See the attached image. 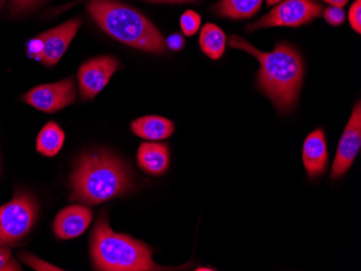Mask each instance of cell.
Listing matches in <instances>:
<instances>
[{
	"label": "cell",
	"instance_id": "cb8c5ba5",
	"mask_svg": "<svg viewBox=\"0 0 361 271\" xmlns=\"http://www.w3.org/2000/svg\"><path fill=\"white\" fill-rule=\"evenodd\" d=\"M166 46H168L170 50H173V51H180L185 46V39L180 34H173L166 40Z\"/></svg>",
	"mask_w": 361,
	"mask_h": 271
},
{
	"label": "cell",
	"instance_id": "7402d4cb",
	"mask_svg": "<svg viewBox=\"0 0 361 271\" xmlns=\"http://www.w3.org/2000/svg\"><path fill=\"white\" fill-rule=\"evenodd\" d=\"M326 23L331 26H340L345 21L344 10L340 7L326 8L324 14Z\"/></svg>",
	"mask_w": 361,
	"mask_h": 271
},
{
	"label": "cell",
	"instance_id": "5bb4252c",
	"mask_svg": "<svg viewBox=\"0 0 361 271\" xmlns=\"http://www.w3.org/2000/svg\"><path fill=\"white\" fill-rule=\"evenodd\" d=\"M133 133L141 139L149 141H161L171 137L174 125L169 119L160 116H145L133 121L131 125Z\"/></svg>",
	"mask_w": 361,
	"mask_h": 271
},
{
	"label": "cell",
	"instance_id": "f1b7e54d",
	"mask_svg": "<svg viewBox=\"0 0 361 271\" xmlns=\"http://www.w3.org/2000/svg\"><path fill=\"white\" fill-rule=\"evenodd\" d=\"M197 270H212V269L209 268H198Z\"/></svg>",
	"mask_w": 361,
	"mask_h": 271
},
{
	"label": "cell",
	"instance_id": "6da1fadb",
	"mask_svg": "<svg viewBox=\"0 0 361 271\" xmlns=\"http://www.w3.org/2000/svg\"><path fill=\"white\" fill-rule=\"evenodd\" d=\"M229 46L257 58L259 88L281 113L291 111L303 82L304 65L299 52L288 44H278L271 52L259 51L237 35L231 37Z\"/></svg>",
	"mask_w": 361,
	"mask_h": 271
},
{
	"label": "cell",
	"instance_id": "5b68a950",
	"mask_svg": "<svg viewBox=\"0 0 361 271\" xmlns=\"http://www.w3.org/2000/svg\"><path fill=\"white\" fill-rule=\"evenodd\" d=\"M38 206L27 190H18L5 206H0V246H16L35 225Z\"/></svg>",
	"mask_w": 361,
	"mask_h": 271
},
{
	"label": "cell",
	"instance_id": "4fadbf2b",
	"mask_svg": "<svg viewBox=\"0 0 361 271\" xmlns=\"http://www.w3.org/2000/svg\"><path fill=\"white\" fill-rule=\"evenodd\" d=\"M139 167L151 175H162L170 165V153L167 145L143 143L137 149Z\"/></svg>",
	"mask_w": 361,
	"mask_h": 271
},
{
	"label": "cell",
	"instance_id": "277c9868",
	"mask_svg": "<svg viewBox=\"0 0 361 271\" xmlns=\"http://www.w3.org/2000/svg\"><path fill=\"white\" fill-rule=\"evenodd\" d=\"M91 258L97 270H159L152 260V248L126 234H116L104 216L95 224L91 238Z\"/></svg>",
	"mask_w": 361,
	"mask_h": 271
},
{
	"label": "cell",
	"instance_id": "ba28073f",
	"mask_svg": "<svg viewBox=\"0 0 361 271\" xmlns=\"http://www.w3.org/2000/svg\"><path fill=\"white\" fill-rule=\"evenodd\" d=\"M119 63L111 56H101L85 62L78 70L79 92L84 100H93L109 84Z\"/></svg>",
	"mask_w": 361,
	"mask_h": 271
},
{
	"label": "cell",
	"instance_id": "ffe728a7",
	"mask_svg": "<svg viewBox=\"0 0 361 271\" xmlns=\"http://www.w3.org/2000/svg\"><path fill=\"white\" fill-rule=\"evenodd\" d=\"M22 270L16 260L12 258L11 251L8 246H0V271Z\"/></svg>",
	"mask_w": 361,
	"mask_h": 271
},
{
	"label": "cell",
	"instance_id": "2e32d148",
	"mask_svg": "<svg viewBox=\"0 0 361 271\" xmlns=\"http://www.w3.org/2000/svg\"><path fill=\"white\" fill-rule=\"evenodd\" d=\"M200 44L207 56L219 60L225 51L226 36L216 24H206L200 32Z\"/></svg>",
	"mask_w": 361,
	"mask_h": 271
},
{
	"label": "cell",
	"instance_id": "484cf974",
	"mask_svg": "<svg viewBox=\"0 0 361 271\" xmlns=\"http://www.w3.org/2000/svg\"><path fill=\"white\" fill-rule=\"evenodd\" d=\"M326 3L331 5L332 7H340L342 8L343 6H345L346 4L348 3V0H324Z\"/></svg>",
	"mask_w": 361,
	"mask_h": 271
},
{
	"label": "cell",
	"instance_id": "9c48e42d",
	"mask_svg": "<svg viewBox=\"0 0 361 271\" xmlns=\"http://www.w3.org/2000/svg\"><path fill=\"white\" fill-rule=\"evenodd\" d=\"M361 146V105H355L352 116L344 129L338 145L336 158L331 169V179L342 177L350 170L360 151Z\"/></svg>",
	"mask_w": 361,
	"mask_h": 271
},
{
	"label": "cell",
	"instance_id": "3957f363",
	"mask_svg": "<svg viewBox=\"0 0 361 271\" xmlns=\"http://www.w3.org/2000/svg\"><path fill=\"white\" fill-rule=\"evenodd\" d=\"M87 10L105 33L118 42L151 53L166 52L158 28L135 8L119 0H91Z\"/></svg>",
	"mask_w": 361,
	"mask_h": 271
},
{
	"label": "cell",
	"instance_id": "ac0fdd59",
	"mask_svg": "<svg viewBox=\"0 0 361 271\" xmlns=\"http://www.w3.org/2000/svg\"><path fill=\"white\" fill-rule=\"evenodd\" d=\"M202 24V18L197 12L188 10L182 14L180 19V25L185 36H194L200 30Z\"/></svg>",
	"mask_w": 361,
	"mask_h": 271
},
{
	"label": "cell",
	"instance_id": "8992f818",
	"mask_svg": "<svg viewBox=\"0 0 361 271\" xmlns=\"http://www.w3.org/2000/svg\"><path fill=\"white\" fill-rule=\"evenodd\" d=\"M317 0H286L259 21L248 25V30L267 27H298L313 21L322 14Z\"/></svg>",
	"mask_w": 361,
	"mask_h": 271
},
{
	"label": "cell",
	"instance_id": "9a60e30c",
	"mask_svg": "<svg viewBox=\"0 0 361 271\" xmlns=\"http://www.w3.org/2000/svg\"><path fill=\"white\" fill-rule=\"evenodd\" d=\"M263 0H221L213 10L222 17L243 20L253 17L259 11Z\"/></svg>",
	"mask_w": 361,
	"mask_h": 271
},
{
	"label": "cell",
	"instance_id": "7c38bea8",
	"mask_svg": "<svg viewBox=\"0 0 361 271\" xmlns=\"http://www.w3.org/2000/svg\"><path fill=\"white\" fill-rule=\"evenodd\" d=\"M302 160L310 179L320 177L326 171L329 155L326 137L322 129L310 133L304 141Z\"/></svg>",
	"mask_w": 361,
	"mask_h": 271
},
{
	"label": "cell",
	"instance_id": "44dd1931",
	"mask_svg": "<svg viewBox=\"0 0 361 271\" xmlns=\"http://www.w3.org/2000/svg\"><path fill=\"white\" fill-rule=\"evenodd\" d=\"M21 260H23L24 263H26V264H27L28 266L32 267V269H35V270H63V269L58 268V267L54 266V265L49 264V263L47 262H44V260H39V258H36V256H34V255L28 254V253H24V254H21Z\"/></svg>",
	"mask_w": 361,
	"mask_h": 271
},
{
	"label": "cell",
	"instance_id": "603a6c76",
	"mask_svg": "<svg viewBox=\"0 0 361 271\" xmlns=\"http://www.w3.org/2000/svg\"><path fill=\"white\" fill-rule=\"evenodd\" d=\"M348 21L353 30L361 33V0H355L348 12Z\"/></svg>",
	"mask_w": 361,
	"mask_h": 271
},
{
	"label": "cell",
	"instance_id": "7a4b0ae2",
	"mask_svg": "<svg viewBox=\"0 0 361 271\" xmlns=\"http://www.w3.org/2000/svg\"><path fill=\"white\" fill-rule=\"evenodd\" d=\"M70 200L100 204L133 188L131 170L113 153L93 151L79 158L71 175Z\"/></svg>",
	"mask_w": 361,
	"mask_h": 271
},
{
	"label": "cell",
	"instance_id": "d4e9b609",
	"mask_svg": "<svg viewBox=\"0 0 361 271\" xmlns=\"http://www.w3.org/2000/svg\"><path fill=\"white\" fill-rule=\"evenodd\" d=\"M149 3H168V4H183V3H192L195 0H145Z\"/></svg>",
	"mask_w": 361,
	"mask_h": 271
},
{
	"label": "cell",
	"instance_id": "30bf717a",
	"mask_svg": "<svg viewBox=\"0 0 361 271\" xmlns=\"http://www.w3.org/2000/svg\"><path fill=\"white\" fill-rule=\"evenodd\" d=\"M79 18L65 22L62 25L56 26L52 30H47L38 36L42 44V52L37 60L44 63V65L54 66L61 60L70 46L81 26Z\"/></svg>",
	"mask_w": 361,
	"mask_h": 271
},
{
	"label": "cell",
	"instance_id": "52a82bcc",
	"mask_svg": "<svg viewBox=\"0 0 361 271\" xmlns=\"http://www.w3.org/2000/svg\"><path fill=\"white\" fill-rule=\"evenodd\" d=\"M23 101L47 114H54L73 104L76 99L74 79H64L54 84L35 87L23 95Z\"/></svg>",
	"mask_w": 361,
	"mask_h": 271
},
{
	"label": "cell",
	"instance_id": "d6986e66",
	"mask_svg": "<svg viewBox=\"0 0 361 271\" xmlns=\"http://www.w3.org/2000/svg\"><path fill=\"white\" fill-rule=\"evenodd\" d=\"M12 17L28 13L39 7L46 0H9Z\"/></svg>",
	"mask_w": 361,
	"mask_h": 271
},
{
	"label": "cell",
	"instance_id": "83f0119b",
	"mask_svg": "<svg viewBox=\"0 0 361 271\" xmlns=\"http://www.w3.org/2000/svg\"><path fill=\"white\" fill-rule=\"evenodd\" d=\"M6 0H0V10L3 9Z\"/></svg>",
	"mask_w": 361,
	"mask_h": 271
},
{
	"label": "cell",
	"instance_id": "e0dca14e",
	"mask_svg": "<svg viewBox=\"0 0 361 271\" xmlns=\"http://www.w3.org/2000/svg\"><path fill=\"white\" fill-rule=\"evenodd\" d=\"M65 134L58 123L49 121L37 137V151L46 157H54L62 149Z\"/></svg>",
	"mask_w": 361,
	"mask_h": 271
},
{
	"label": "cell",
	"instance_id": "4316f807",
	"mask_svg": "<svg viewBox=\"0 0 361 271\" xmlns=\"http://www.w3.org/2000/svg\"><path fill=\"white\" fill-rule=\"evenodd\" d=\"M283 0H267V5L273 6L277 5V4L281 3Z\"/></svg>",
	"mask_w": 361,
	"mask_h": 271
},
{
	"label": "cell",
	"instance_id": "8fae6325",
	"mask_svg": "<svg viewBox=\"0 0 361 271\" xmlns=\"http://www.w3.org/2000/svg\"><path fill=\"white\" fill-rule=\"evenodd\" d=\"M92 220L90 210L84 206H71L59 212L54 222V234L60 239H74L86 232Z\"/></svg>",
	"mask_w": 361,
	"mask_h": 271
}]
</instances>
